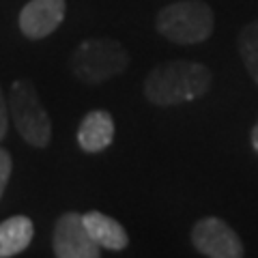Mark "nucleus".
Instances as JSON below:
<instances>
[{
    "label": "nucleus",
    "mask_w": 258,
    "mask_h": 258,
    "mask_svg": "<svg viewBox=\"0 0 258 258\" xmlns=\"http://www.w3.org/2000/svg\"><path fill=\"white\" fill-rule=\"evenodd\" d=\"M249 142H252V149L258 155V118H256V125L252 127V132H249Z\"/></svg>",
    "instance_id": "4468645a"
},
{
    "label": "nucleus",
    "mask_w": 258,
    "mask_h": 258,
    "mask_svg": "<svg viewBox=\"0 0 258 258\" xmlns=\"http://www.w3.org/2000/svg\"><path fill=\"white\" fill-rule=\"evenodd\" d=\"M129 62V52L120 41L108 37H91L80 41V45L71 52L69 69L76 80L95 86L120 76Z\"/></svg>",
    "instance_id": "f03ea898"
},
{
    "label": "nucleus",
    "mask_w": 258,
    "mask_h": 258,
    "mask_svg": "<svg viewBox=\"0 0 258 258\" xmlns=\"http://www.w3.org/2000/svg\"><path fill=\"white\" fill-rule=\"evenodd\" d=\"M213 74L198 60H168L157 64L144 78V97L159 108L179 106L209 93Z\"/></svg>",
    "instance_id": "f257e3e1"
},
{
    "label": "nucleus",
    "mask_w": 258,
    "mask_h": 258,
    "mask_svg": "<svg viewBox=\"0 0 258 258\" xmlns=\"http://www.w3.org/2000/svg\"><path fill=\"white\" fill-rule=\"evenodd\" d=\"M52 249L58 258H97L101 256V245L86 230L80 213H62L54 224Z\"/></svg>",
    "instance_id": "423d86ee"
},
{
    "label": "nucleus",
    "mask_w": 258,
    "mask_h": 258,
    "mask_svg": "<svg viewBox=\"0 0 258 258\" xmlns=\"http://www.w3.org/2000/svg\"><path fill=\"white\" fill-rule=\"evenodd\" d=\"M191 245L209 258H241L243 243L232 226L217 215H205L191 226Z\"/></svg>",
    "instance_id": "39448f33"
},
{
    "label": "nucleus",
    "mask_w": 258,
    "mask_h": 258,
    "mask_svg": "<svg viewBox=\"0 0 258 258\" xmlns=\"http://www.w3.org/2000/svg\"><path fill=\"white\" fill-rule=\"evenodd\" d=\"M35 226L28 215H11L0 222V258L18 256L30 245Z\"/></svg>",
    "instance_id": "9d476101"
},
{
    "label": "nucleus",
    "mask_w": 258,
    "mask_h": 258,
    "mask_svg": "<svg viewBox=\"0 0 258 258\" xmlns=\"http://www.w3.org/2000/svg\"><path fill=\"white\" fill-rule=\"evenodd\" d=\"M67 13L64 0H30L20 11V30L24 37L39 41L50 37L62 24Z\"/></svg>",
    "instance_id": "0eeeda50"
},
{
    "label": "nucleus",
    "mask_w": 258,
    "mask_h": 258,
    "mask_svg": "<svg viewBox=\"0 0 258 258\" xmlns=\"http://www.w3.org/2000/svg\"><path fill=\"white\" fill-rule=\"evenodd\" d=\"M11 172H13V159L9 155V151H5L0 147V198L7 189V183L11 179Z\"/></svg>",
    "instance_id": "f8f14e48"
},
{
    "label": "nucleus",
    "mask_w": 258,
    "mask_h": 258,
    "mask_svg": "<svg viewBox=\"0 0 258 258\" xmlns=\"http://www.w3.org/2000/svg\"><path fill=\"white\" fill-rule=\"evenodd\" d=\"M9 112L15 129L30 147L45 149L52 140V120L47 116L35 84L26 78H18L11 84Z\"/></svg>",
    "instance_id": "20e7f679"
},
{
    "label": "nucleus",
    "mask_w": 258,
    "mask_h": 258,
    "mask_svg": "<svg viewBox=\"0 0 258 258\" xmlns=\"http://www.w3.org/2000/svg\"><path fill=\"white\" fill-rule=\"evenodd\" d=\"M114 140V118L108 110H91L80 120L78 144L84 153H103Z\"/></svg>",
    "instance_id": "6e6552de"
},
{
    "label": "nucleus",
    "mask_w": 258,
    "mask_h": 258,
    "mask_svg": "<svg viewBox=\"0 0 258 258\" xmlns=\"http://www.w3.org/2000/svg\"><path fill=\"white\" fill-rule=\"evenodd\" d=\"M155 28L170 43H205L213 35L215 13L211 5L203 0H179V3L161 7L155 18Z\"/></svg>",
    "instance_id": "7ed1b4c3"
},
{
    "label": "nucleus",
    "mask_w": 258,
    "mask_h": 258,
    "mask_svg": "<svg viewBox=\"0 0 258 258\" xmlns=\"http://www.w3.org/2000/svg\"><path fill=\"white\" fill-rule=\"evenodd\" d=\"M237 45H239V56L245 64L249 78L258 84V20L247 22L241 28Z\"/></svg>",
    "instance_id": "9b49d317"
},
{
    "label": "nucleus",
    "mask_w": 258,
    "mask_h": 258,
    "mask_svg": "<svg viewBox=\"0 0 258 258\" xmlns=\"http://www.w3.org/2000/svg\"><path fill=\"white\" fill-rule=\"evenodd\" d=\"M86 230L91 232V237L99 243L103 249H112V252H120L129 245V235L123 224L112 220L110 215L101 211H88L82 215Z\"/></svg>",
    "instance_id": "1a4fd4ad"
},
{
    "label": "nucleus",
    "mask_w": 258,
    "mask_h": 258,
    "mask_svg": "<svg viewBox=\"0 0 258 258\" xmlns=\"http://www.w3.org/2000/svg\"><path fill=\"white\" fill-rule=\"evenodd\" d=\"M7 129H9V103H7L3 88H0V140L7 136Z\"/></svg>",
    "instance_id": "ddd939ff"
}]
</instances>
